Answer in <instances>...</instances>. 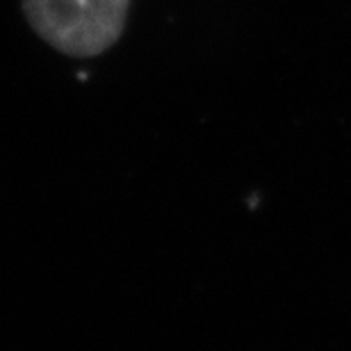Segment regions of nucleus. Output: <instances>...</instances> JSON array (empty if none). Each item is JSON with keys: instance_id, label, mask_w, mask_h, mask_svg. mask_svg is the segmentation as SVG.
<instances>
[{"instance_id": "f257e3e1", "label": "nucleus", "mask_w": 351, "mask_h": 351, "mask_svg": "<svg viewBox=\"0 0 351 351\" xmlns=\"http://www.w3.org/2000/svg\"><path fill=\"white\" fill-rule=\"evenodd\" d=\"M132 0H21L39 39L66 58H96L121 39Z\"/></svg>"}]
</instances>
